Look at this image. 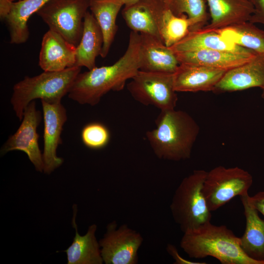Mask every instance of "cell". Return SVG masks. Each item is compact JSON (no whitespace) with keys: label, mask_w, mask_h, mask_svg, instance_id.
<instances>
[{"label":"cell","mask_w":264,"mask_h":264,"mask_svg":"<svg viewBox=\"0 0 264 264\" xmlns=\"http://www.w3.org/2000/svg\"><path fill=\"white\" fill-rule=\"evenodd\" d=\"M140 66V34L132 31L124 55L111 65L80 72L68 93V97L81 105H96L109 91L122 90Z\"/></svg>","instance_id":"obj_1"},{"label":"cell","mask_w":264,"mask_h":264,"mask_svg":"<svg viewBox=\"0 0 264 264\" xmlns=\"http://www.w3.org/2000/svg\"><path fill=\"white\" fill-rule=\"evenodd\" d=\"M155 124L146 137L158 158L178 161L191 157L200 128L189 114L175 109L160 110Z\"/></svg>","instance_id":"obj_2"},{"label":"cell","mask_w":264,"mask_h":264,"mask_svg":"<svg viewBox=\"0 0 264 264\" xmlns=\"http://www.w3.org/2000/svg\"><path fill=\"white\" fill-rule=\"evenodd\" d=\"M180 246L191 258L210 256L222 264H262L243 252L240 238L231 230L211 222L183 232Z\"/></svg>","instance_id":"obj_3"},{"label":"cell","mask_w":264,"mask_h":264,"mask_svg":"<svg viewBox=\"0 0 264 264\" xmlns=\"http://www.w3.org/2000/svg\"><path fill=\"white\" fill-rule=\"evenodd\" d=\"M81 68L73 66L59 71H45L25 76L13 87L10 102L16 116L21 121L25 108L37 99L51 103L61 102L67 94Z\"/></svg>","instance_id":"obj_4"},{"label":"cell","mask_w":264,"mask_h":264,"mask_svg":"<svg viewBox=\"0 0 264 264\" xmlns=\"http://www.w3.org/2000/svg\"><path fill=\"white\" fill-rule=\"evenodd\" d=\"M207 172L195 170L177 187L170 206L175 222L183 232L211 222L209 210L202 193Z\"/></svg>","instance_id":"obj_5"},{"label":"cell","mask_w":264,"mask_h":264,"mask_svg":"<svg viewBox=\"0 0 264 264\" xmlns=\"http://www.w3.org/2000/svg\"><path fill=\"white\" fill-rule=\"evenodd\" d=\"M91 0H49L36 14L49 29L77 46L83 31L84 19Z\"/></svg>","instance_id":"obj_6"},{"label":"cell","mask_w":264,"mask_h":264,"mask_svg":"<svg viewBox=\"0 0 264 264\" xmlns=\"http://www.w3.org/2000/svg\"><path fill=\"white\" fill-rule=\"evenodd\" d=\"M253 177L238 167L219 166L207 172L202 193L209 210H217L234 197L248 194Z\"/></svg>","instance_id":"obj_7"},{"label":"cell","mask_w":264,"mask_h":264,"mask_svg":"<svg viewBox=\"0 0 264 264\" xmlns=\"http://www.w3.org/2000/svg\"><path fill=\"white\" fill-rule=\"evenodd\" d=\"M173 74L139 70L127 84V89L143 105L154 106L160 110L175 109L178 97Z\"/></svg>","instance_id":"obj_8"},{"label":"cell","mask_w":264,"mask_h":264,"mask_svg":"<svg viewBox=\"0 0 264 264\" xmlns=\"http://www.w3.org/2000/svg\"><path fill=\"white\" fill-rule=\"evenodd\" d=\"M107 231L99 241L101 254L106 264H136L137 252L143 238L135 230L123 224L117 227L113 220L107 226Z\"/></svg>","instance_id":"obj_9"},{"label":"cell","mask_w":264,"mask_h":264,"mask_svg":"<svg viewBox=\"0 0 264 264\" xmlns=\"http://www.w3.org/2000/svg\"><path fill=\"white\" fill-rule=\"evenodd\" d=\"M41 119V112L36 109L35 101L31 102L24 109L20 127L2 146L0 154L14 150L23 152L36 170L44 172L43 153L39 148V135L37 131Z\"/></svg>","instance_id":"obj_10"},{"label":"cell","mask_w":264,"mask_h":264,"mask_svg":"<svg viewBox=\"0 0 264 264\" xmlns=\"http://www.w3.org/2000/svg\"><path fill=\"white\" fill-rule=\"evenodd\" d=\"M44 119V172L50 174L63 163L57 155V149L62 144L61 133L67 120L66 111L61 102L51 103L41 101Z\"/></svg>","instance_id":"obj_11"},{"label":"cell","mask_w":264,"mask_h":264,"mask_svg":"<svg viewBox=\"0 0 264 264\" xmlns=\"http://www.w3.org/2000/svg\"><path fill=\"white\" fill-rule=\"evenodd\" d=\"M264 88V54H258L248 62L229 69L216 85V93Z\"/></svg>","instance_id":"obj_12"},{"label":"cell","mask_w":264,"mask_h":264,"mask_svg":"<svg viewBox=\"0 0 264 264\" xmlns=\"http://www.w3.org/2000/svg\"><path fill=\"white\" fill-rule=\"evenodd\" d=\"M76 47L49 29L42 38L39 65L45 71H59L75 66Z\"/></svg>","instance_id":"obj_13"},{"label":"cell","mask_w":264,"mask_h":264,"mask_svg":"<svg viewBox=\"0 0 264 264\" xmlns=\"http://www.w3.org/2000/svg\"><path fill=\"white\" fill-rule=\"evenodd\" d=\"M226 71L179 64L173 74L175 90L176 92L213 91Z\"/></svg>","instance_id":"obj_14"},{"label":"cell","mask_w":264,"mask_h":264,"mask_svg":"<svg viewBox=\"0 0 264 264\" xmlns=\"http://www.w3.org/2000/svg\"><path fill=\"white\" fill-rule=\"evenodd\" d=\"M140 37V70L174 73L179 64L175 54L157 37L146 33Z\"/></svg>","instance_id":"obj_15"},{"label":"cell","mask_w":264,"mask_h":264,"mask_svg":"<svg viewBox=\"0 0 264 264\" xmlns=\"http://www.w3.org/2000/svg\"><path fill=\"white\" fill-rule=\"evenodd\" d=\"M211 21L204 28L218 29L249 22L255 12L252 0H204Z\"/></svg>","instance_id":"obj_16"},{"label":"cell","mask_w":264,"mask_h":264,"mask_svg":"<svg viewBox=\"0 0 264 264\" xmlns=\"http://www.w3.org/2000/svg\"><path fill=\"white\" fill-rule=\"evenodd\" d=\"M169 47L174 53L204 49L244 54L256 53L228 41L215 31L204 27L190 31L184 38Z\"/></svg>","instance_id":"obj_17"},{"label":"cell","mask_w":264,"mask_h":264,"mask_svg":"<svg viewBox=\"0 0 264 264\" xmlns=\"http://www.w3.org/2000/svg\"><path fill=\"white\" fill-rule=\"evenodd\" d=\"M179 64L201 66L228 70L254 58L256 53H238L218 50H198L174 53Z\"/></svg>","instance_id":"obj_18"},{"label":"cell","mask_w":264,"mask_h":264,"mask_svg":"<svg viewBox=\"0 0 264 264\" xmlns=\"http://www.w3.org/2000/svg\"><path fill=\"white\" fill-rule=\"evenodd\" d=\"M248 194L240 196L245 218V229L240 246L249 258L264 264V219L248 200Z\"/></svg>","instance_id":"obj_19"},{"label":"cell","mask_w":264,"mask_h":264,"mask_svg":"<svg viewBox=\"0 0 264 264\" xmlns=\"http://www.w3.org/2000/svg\"><path fill=\"white\" fill-rule=\"evenodd\" d=\"M153 16L163 43L170 47L184 38L190 31L191 22L187 17L175 15L164 0H149Z\"/></svg>","instance_id":"obj_20"},{"label":"cell","mask_w":264,"mask_h":264,"mask_svg":"<svg viewBox=\"0 0 264 264\" xmlns=\"http://www.w3.org/2000/svg\"><path fill=\"white\" fill-rule=\"evenodd\" d=\"M73 217L72 224L75 230V235L69 247L65 251L68 264H102L103 260L99 242L95 236L97 225L93 224L88 228L83 236L79 235L76 223L77 205L73 206Z\"/></svg>","instance_id":"obj_21"},{"label":"cell","mask_w":264,"mask_h":264,"mask_svg":"<svg viewBox=\"0 0 264 264\" xmlns=\"http://www.w3.org/2000/svg\"><path fill=\"white\" fill-rule=\"evenodd\" d=\"M103 36L93 14L88 11L84 17L83 31L76 47L75 66H85L91 70L96 66V59L101 54Z\"/></svg>","instance_id":"obj_22"},{"label":"cell","mask_w":264,"mask_h":264,"mask_svg":"<svg viewBox=\"0 0 264 264\" xmlns=\"http://www.w3.org/2000/svg\"><path fill=\"white\" fill-rule=\"evenodd\" d=\"M49 0H20L11 4L10 10L3 21L8 29L10 43H25L29 36L27 22L31 16Z\"/></svg>","instance_id":"obj_23"},{"label":"cell","mask_w":264,"mask_h":264,"mask_svg":"<svg viewBox=\"0 0 264 264\" xmlns=\"http://www.w3.org/2000/svg\"><path fill=\"white\" fill-rule=\"evenodd\" d=\"M124 3L122 0H91L89 9L97 21L103 36L100 56L105 58L114 41L118 27L117 16Z\"/></svg>","instance_id":"obj_24"},{"label":"cell","mask_w":264,"mask_h":264,"mask_svg":"<svg viewBox=\"0 0 264 264\" xmlns=\"http://www.w3.org/2000/svg\"><path fill=\"white\" fill-rule=\"evenodd\" d=\"M213 30L228 41L257 54H264V31L253 23L246 22Z\"/></svg>","instance_id":"obj_25"},{"label":"cell","mask_w":264,"mask_h":264,"mask_svg":"<svg viewBox=\"0 0 264 264\" xmlns=\"http://www.w3.org/2000/svg\"><path fill=\"white\" fill-rule=\"evenodd\" d=\"M122 15L132 31L150 34L161 40L149 0H141L129 6H124Z\"/></svg>","instance_id":"obj_26"},{"label":"cell","mask_w":264,"mask_h":264,"mask_svg":"<svg viewBox=\"0 0 264 264\" xmlns=\"http://www.w3.org/2000/svg\"><path fill=\"white\" fill-rule=\"evenodd\" d=\"M167 7L176 16L187 17L191 22L190 31L201 28L208 16L204 0H164Z\"/></svg>","instance_id":"obj_27"},{"label":"cell","mask_w":264,"mask_h":264,"mask_svg":"<svg viewBox=\"0 0 264 264\" xmlns=\"http://www.w3.org/2000/svg\"><path fill=\"white\" fill-rule=\"evenodd\" d=\"M81 137L83 144L89 149L99 150L109 144L110 133L104 124L99 122H91L82 129Z\"/></svg>","instance_id":"obj_28"},{"label":"cell","mask_w":264,"mask_h":264,"mask_svg":"<svg viewBox=\"0 0 264 264\" xmlns=\"http://www.w3.org/2000/svg\"><path fill=\"white\" fill-rule=\"evenodd\" d=\"M252 0L255 6V12L249 22L264 25V0Z\"/></svg>","instance_id":"obj_29"},{"label":"cell","mask_w":264,"mask_h":264,"mask_svg":"<svg viewBox=\"0 0 264 264\" xmlns=\"http://www.w3.org/2000/svg\"><path fill=\"white\" fill-rule=\"evenodd\" d=\"M248 200L250 204L264 217V191L259 192L253 196L248 195Z\"/></svg>","instance_id":"obj_30"},{"label":"cell","mask_w":264,"mask_h":264,"mask_svg":"<svg viewBox=\"0 0 264 264\" xmlns=\"http://www.w3.org/2000/svg\"><path fill=\"white\" fill-rule=\"evenodd\" d=\"M166 250L175 260L176 264H206V263H196L184 259L178 253L176 247L172 244H168Z\"/></svg>","instance_id":"obj_31"},{"label":"cell","mask_w":264,"mask_h":264,"mask_svg":"<svg viewBox=\"0 0 264 264\" xmlns=\"http://www.w3.org/2000/svg\"><path fill=\"white\" fill-rule=\"evenodd\" d=\"M122 0L124 3V6H129L141 0Z\"/></svg>","instance_id":"obj_32"},{"label":"cell","mask_w":264,"mask_h":264,"mask_svg":"<svg viewBox=\"0 0 264 264\" xmlns=\"http://www.w3.org/2000/svg\"><path fill=\"white\" fill-rule=\"evenodd\" d=\"M262 92L261 96L264 99V88H262Z\"/></svg>","instance_id":"obj_33"},{"label":"cell","mask_w":264,"mask_h":264,"mask_svg":"<svg viewBox=\"0 0 264 264\" xmlns=\"http://www.w3.org/2000/svg\"><path fill=\"white\" fill-rule=\"evenodd\" d=\"M8 0L9 1H10L11 2H14V1L16 0Z\"/></svg>","instance_id":"obj_34"}]
</instances>
